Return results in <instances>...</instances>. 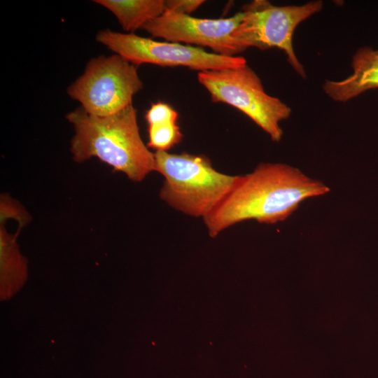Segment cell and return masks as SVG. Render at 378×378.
Instances as JSON below:
<instances>
[{
	"label": "cell",
	"mask_w": 378,
	"mask_h": 378,
	"mask_svg": "<svg viewBox=\"0 0 378 378\" xmlns=\"http://www.w3.org/2000/svg\"><path fill=\"white\" fill-rule=\"evenodd\" d=\"M329 190L298 168L262 163L250 174L240 176L230 192L203 220L212 237L246 220L274 224L288 218L302 202Z\"/></svg>",
	"instance_id": "6da1fadb"
},
{
	"label": "cell",
	"mask_w": 378,
	"mask_h": 378,
	"mask_svg": "<svg viewBox=\"0 0 378 378\" xmlns=\"http://www.w3.org/2000/svg\"><path fill=\"white\" fill-rule=\"evenodd\" d=\"M66 118L75 132L71 141L74 161L98 158L134 181H141L155 171V153L141 139L133 104L104 117L90 115L80 107Z\"/></svg>",
	"instance_id": "7a4b0ae2"
},
{
	"label": "cell",
	"mask_w": 378,
	"mask_h": 378,
	"mask_svg": "<svg viewBox=\"0 0 378 378\" xmlns=\"http://www.w3.org/2000/svg\"><path fill=\"white\" fill-rule=\"evenodd\" d=\"M155 171L164 178L160 197L186 215L204 218L223 201L240 176L215 169L203 155L155 153Z\"/></svg>",
	"instance_id": "3957f363"
},
{
	"label": "cell",
	"mask_w": 378,
	"mask_h": 378,
	"mask_svg": "<svg viewBox=\"0 0 378 378\" xmlns=\"http://www.w3.org/2000/svg\"><path fill=\"white\" fill-rule=\"evenodd\" d=\"M197 78L213 102L234 106L250 118L273 141L281 140L283 130L280 122L290 116L291 108L268 94L258 76L247 64L201 71Z\"/></svg>",
	"instance_id": "277c9868"
},
{
	"label": "cell",
	"mask_w": 378,
	"mask_h": 378,
	"mask_svg": "<svg viewBox=\"0 0 378 378\" xmlns=\"http://www.w3.org/2000/svg\"><path fill=\"white\" fill-rule=\"evenodd\" d=\"M322 8V1L284 6H274L265 0L253 1L241 9L244 18L232 34L233 42L240 52L250 47L281 49L294 70L305 78L304 69L293 50V35L300 22Z\"/></svg>",
	"instance_id": "5b68a950"
},
{
	"label": "cell",
	"mask_w": 378,
	"mask_h": 378,
	"mask_svg": "<svg viewBox=\"0 0 378 378\" xmlns=\"http://www.w3.org/2000/svg\"><path fill=\"white\" fill-rule=\"evenodd\" d=\"M142 88L136 66L115 54L90 59L67 92L86 113L104 117L132 105L133 97Z\"/></svg>",
	"instance_id": "8992f818"
},
{
	"label": "cell",
	"mask_w": 378,
	"mask_h": 378,
	"mask_svg": "<svg viewBox=\"0 0 378 378\" xmlns=\"http://www.w3.org/2000/svg\"><path fill=\"white\" fill-rule=\"evenodd\" d=\"M96 39L136 66L152 64L162 66H185L201 72L246 64V59L241 56L220 55L201 48L158 41L134 33L105 29L97 33Z\"/></svg>",
	"instance_id": "52a82bcc"
},
{
	"label": "cell",
	"mask_w": 378,
	"mask_h": 378,
	"mask_svg": "<svg viewBox=\"0 0 378 378\" xmlns=\"http://www.w3.org/2000/svg\"><path fill=\"white\" fill-rule=\"evenodd\" d=\"M244 15L240 11L230 18L207 19L166 10L143 29L166 41L208 47L218 55L237 56L240 52L233 42L232 34Z\"/></svg>",
	"instance_id": "ba28073f"
},
{
	"label": "cell",
	"mask_w": 378,
	"mask_h": 378,
	"mask_svg": "<svg viewBox=\"0 0 378 378\" xmlns=\"http://www.w3.org/2000/svg\"><path fill=\"white\" fill-rule=\"evenodd\" d=\"M353 74L340 81L326 80L324 92L336 102H345L378 88V50L362 47L352 57Z\"/></svg>",
	"instance_id": "9c48e42d"
},
{
	"label": "cell",
	"mask_w": 378,
	"mask_h": 378,
	"mask_svg": "<svg viewBox=\"0 0 378 378\" xmlns=\"http://www.w3.org/2000/svg\"><path fill=\"white\" fill-rule=\"evenodd\" d=\"M109 10L122 29L133 33L165 11V0H95Z\"/></svg>",
	"instance_id": "30bf717a"
},
{
	"label": "cell",
	"mask_w": 378,
	"mask_h": 378,
	"mask_svg": "<svg viewBox=\"0 0 378 378\" xmlns=\"http://www.w3.org/2000/svg\"><path fill=\"white\" fill-rule=\"evenodd\" d=\"M176 110L161 102L151 105L146 113L148 125V146L158 151H166L178 144L183 138L177 124Z\"/></svg>",
	"instance_id": "8fae6325"
},
{
	"label": "cell",
	"mask_w": 378,
	"mask_h": 378,
	"mask_svg": "<svg viewBox=\"0 0 378 378\" xmlns=\"http://www.w3.org/2000/svg\"><path fill=\"white\" fill-rule=\"evenodd\" d=\"M1 279L8 289L15 288L24 280L27 274L26 260L21 255L16 238L22 228L15 234L8 233L4 223H0Z\"/></svg>",
	"instance_id": "7c38bea8"
},
{
	"label": "cell",
	"mask_w": 378,
	"mask_h": 378,
	"mask_svg": "<svg viewBox=\"0 0 378 378\" xmlns=\"http://www.w3.org/2000/svg\"><path fill=\"white\" fill-rule=\"evenodd\" d=\"M13 218L18 221V227L22 228L30 220V216L24 208L18 202L6 195H1L0 203V223Z\"/></svg>",
	"instance_id": "4fadbf2b"
},
{
	"label": "cell",
	"mask_w": 378,
	"mask_h": 378,
	"mask_svg": "<svg viewBox=\"0 0 378 378\" xmlns=\"http://www.w3.org/2000/svg\"><path fill=\"white\" fill-rule=\"evenodd\" d=\"M204 3V0H165V11L190 15Z\"/></svg>",
	"instance_id": "5bb4252c"
}]
</instances>
